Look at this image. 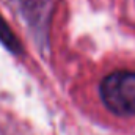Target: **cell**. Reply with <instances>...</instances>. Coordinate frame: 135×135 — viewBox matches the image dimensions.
Returning a JSON list of instances; mask_svg holds the SVG:
<instances>
[{
  "label": "cell",
  "mask_w": 135,
  "mask_h": 135,
  "mask_svg": "<svg viewBox=\"0 0 135 135\" xmlns=\"http://www.w3.org/2000/svg\"><path fill=\"white\" fill-rule=\"evenodd\" d=\"M104 105L118 116L135 115V72L116 71L101 83Z\"/></svg>",
  "instance_id": "6da1fadb"
},
{
  "label": "cell",
  "mask_w": 135,
  "mask_h": 135,
  "mask_svg": "<svg viewBox=\"0 0 135 135\" xmlns=\"http://www.w3.org/2000/svg\"><path fill=\"white\" fill-rule=\"evenodd\" d=\"M0 42L13 54H21L22 47H21V42L19 39L16 38V35L11 32L9 25L3 21V17L0 16Z\"/></svg>",
  "instance_id": "7a4b0ae2"
}]
</instances>
